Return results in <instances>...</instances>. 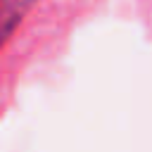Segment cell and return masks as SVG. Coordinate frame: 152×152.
I'll return each instance as SVG.
<instances>
[{
    "instance_id": "cell-1",
    "label": "cell",
    "mask_w": 152,
    "mask_h": 152,
    "mask_svg": "<svg viewBox=\"0 0 152 152\" xmlns=\"http://www.w3.org/2000/svg\"><path fill=\"white\" fill-rule=\"evenodd\" d=\"M33 0H0V50L12 38L26 12L31 10Z\"/></svg>"
}]
</instances>
